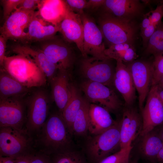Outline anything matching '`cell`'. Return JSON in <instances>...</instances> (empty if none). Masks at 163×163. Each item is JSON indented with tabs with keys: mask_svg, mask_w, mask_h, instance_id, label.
Returning a JSON list of instances; mask_svg holds the SVG:
<instances>
[{
	"mask_svg": "<svg viewBox=\"0 0 163 163\" xmlns=\"http://www.w3.org/2000/svg\"><path fill=\"white\" fill-rule=\"evenodd\" d=\"M128 163H137V161L136 160H134L132 161H129Z\"/></svg>",
	"mask_w": 163,
	"mask_h": 163,
	"instance_id": "48",
	"label": "cell"
},
{
	"mask_svg": "<svg viewBox=\"0 0 163 163\" xmlns=\"http://www.w3.org/2000/svg\"><path fill=\"white\" fill-rule=\"evenodd\" d=\"M158 126V127H156V128L158 135L163 141V124Z\"/></svg>",
	"mask_w": 163,
	"mask_h": 163,
	"instance_id": "46",
	"label": "cell"
},
{
	"mask_svg": "<svg viewBox=\"0 0 163 163\" xmlns=\"http://www.w3.org/2000/svg\"><path fill=\"white\" fill-rule=\"evenodd\" d=\"M113 85L121 94L125 106H132L136 98V88L130 72L121 60H116Z\"/></svg>",
	"mask_w": 163,
	"mask_h": 163,
	"instance_id": "17",
	"label": "cell"
},
{
	"mask_svg": "<svg viewBox=\"0 0 163 163\" xmlns=\"http://www.w3.org/2000/svg\"><path fill=\"white\" fill-rule=\"evenodd\" d=\"M152 24L150 17V12L145 14L142 21L141 26V31L148 27L151 24Z\"/></svg>",
	"mask_w": 163,
	"mask_h": 163,
	"instance_id": "41",
	"label": "cell"
},
{
	"mask_svg": "<svg viewBox=\"0 0 163 163\" xmlns=\"http://www.w3.org/2000/svg\"><path fill=\"white\" fill-rule=\"evenodd\" d=\"M154 56L151 86L158 85L163 76V54Z\"/></svg>",
	"mask_w": 163,
	"mask_h": 163,
	"instance_id": "32",
	"label": "cell"
},
{
	"mask_svg": "<svg viewBox=\"0 0 163 163\" xmlns=\"http://www.w3.org/2000/svg\"><path fill=\"white\" fill-rule=\"evenodd\" d=\"M8 39L2 35H0V64L2 67L3 65L6 48V42Z\"/></svg>",
	"mask_w": 163,
	"mask_h": 163,
	"instance_id": "39",
	"label": "cell"
},
{
	"mask_svg": "<svg viewBox=\"0 0 163 163\" xmlns=\"http://www.w3.org/2000/svg\"><path fill=\"white\" fill-rule=\"evenodd\" d=\"M157 85L152 86L145 104L141 111L142 126L140 135L142 136L163 124V105L157 91Z\"/></svg>",
	"mask_w": 163,
	"mask_h": 163,
	"instance_id": "12",
	"label": "cell"
},
{
	"mask_svg": "<svg viewBox=\"0 0 163 163\" xmlns=\"http://www.w3.org/2000/svg\"><path fill=\"white\" fill-rule=\"evenodd\" d=\"M35 12L17 8L1 27V35L8 40L23 41L26 33L25 30L28 28Z\"/></svg>",
	"mask_w": 163,
	"mask_h": 163,
	"instance_id": "14",
	"label": "cell"
},
{
	"mask_svg": "<svg viewBox=\"0 0 163 163\" xmlns=\"http://www.w3.org/2000/svg\"><path fill=\"white\" fill-rule=\"evenodd\" d=\"M88 132L91 135L99 134L115 124L109 111L99 105L90 103L89 110Z\"/></svg>",
	"mask_w": 163,
	"mask_h": 163,
	"instance_id": "22",
	"label": "cell"
},
{
	"mask_svg": "<svg viewBox=\"0 0 163 163\" xmlns=\"http://www.w3.org/2000/svg\"><path fill=\"white\" fill-rule=\"evenodd\" d=\"M106 56L110 59L120 60L123 63H131L137 58L132 43H123L112 45L104 51Z\"/></svg>",
	"mask_w": 163,
	"mask_h": 163,
	"instance_id": "27",
	"label": "cell"
},
{
	"mask_svg": "<svg viewBox=\"0 0 163 163\" xmlns=\"http://www.w3.org/2000/svg\"><path fill=\"white\" fill-rule=\"evenodd\" d=\"M81 87L90 103L102 106L109 112L117 111L122 107L121 101L111 88L87 80L81 83Z\"/></svg>",
	"mask_w": 163,
	"mask_h": 163,
	"instance_id": "9",
	"label": "cell"
},
{
	"mask_svg": "<svg viewBox=\"0 0 163 163\" xmlns=\"http://www.w3.org/2000/svg\"><path fill=\"white\" fill-rule=\"evenodd\" d=\"M0 127V156L17 159L30 155L35 150L33 138L26 129Z\"/></svg>",
	"mask_w": 163,
	"mask_h": 163,
	"instance_id": "3",
	"label": "cell"
},
{
	"mask_svg": "<svg viewBox=\"0 0 163 163\" xmlns=\"http://www.w3.org/2000/svg\"><path fill=\"white\" fill-rule=\"evenodd\" d=\"M42 51L58 70L68 71L75 60L73 50L69 43L56 36L40 42Z\"/></svg>",
	"mask_w": 163,
	"mask_h": 163,
	"instance_id": "7",
	"label": "cell"
},
{
	"mask_svg": "<svg viewBox=\"0 0 163 163\" xmlns=\"http://www.w3.org/2000/svg\"><path fill=\"white\" fill-rule=\"evenodd\" d=\"M80 15L83 26V57L90 55L92 57L110 59L104 54L106 48L99 27L85 13Z\"/></svg>",
	"mask_w": 163,
	"mask_h": 163,
	"instance_id": "11",
	"label": "cell"
},
{
	"mask_svg": "<svg viewBox=\"0 0 163 163\" xmlns=\"http://www.w3.org/2000/svg\"><path fill=\"white\" fill-rule=\"evenodd\" d=\"M1 67L29 89L44 86L47 83V78L42 70L32 59L24 55L5 56Z\"/></svg>",
	"mask_w": 163,
	"mask_h": 163,
	"instance_id": "2",
	"label": "cell"
},
{
	"mask_svg": "<svg viewBox=\"0 0 163 163\" xmlns=\"http://www.w3.org/2000/svg\"><path fill=\"white\" fill-rule=\"evenodd\" d=\"M30 163H51L50 157L36 150L30 155Z\"/></svg>",
	"mask_w": 163,
	"mask_h": 163,
	"instance_id": "36",
	"label": "cell"
},
{
	"mask_svg": "<svg viewBox=\"0 0 163 163\" xmlns=\"http://www.w3.org/2000/svg\"><path fill=\"white\" fill-rule=\"evenodd\" d=\"M104 13L119 19L131 21L140 13L142 6L137 0H106Z\"/></svg>",
	"mask_w": 163,
	"mask_h": 163,
	"instance_id": "18",
	"label": "cell"
},
{
	"mask_svg": "<svg viewBox=\"0 0 163 163\" xmlns=\"http://www.w3.org/2000/svg\"><path fill=\"white\" fill-rule=\"evenodd\" d=\"M90 103L83 97L82 106L74 120L72 126L73 136H83L88 132L89 110Z\"/></svg>",
	"mask_w": 163,
	"mask_h": 163,
	"instance_id": "28",
	"label": "cell"
},
{
	"mask_svg": "<svg viewBox=\"0 0 163 163\" xmlns=\"http://www.w3.org/2000/svg\"><path fill=\"white\" fill-rule=\"evenodd\" d=\"M37 11L44 21L55 26H59L66 15L67 7L65 0H42Z\"/></svg>",
	"mask_w": 163,
	"mask_h": 163,
	"instance_id": "23",
	"label": "cell"
},
{
	"mask_svg": "<svg viewBox=\"0 0 163 163\" xmlns=\"http://www.w3.org/2000/svg\"><path fill=\"white\" fill-rule=\"evenodd\" d=\"M121 120L104 132L92 135L88 139L86 150L93 161L98 163L120 148Z\"/></svg>",
	"mask_w": 163,
	"mask_h": 163,
	"instance_id": "4",
	"label": "cell"
},
{
	"mask_svg": "<svg viewBox=\"0 0 163 163\" xmlns=\"http://www.w3.org/2000/svg\"><path fill=\"white\" fill-rule=\"evenodd\" d=\"M40 0H23L17 8L26 11H34L38 8Z\"/></svg>",
	"mask_w": 163,
	"mask_h": 163,
	"instance_id": "37",
	"label": "cell"
},
{
	"mask_svg": "<svg viewBox=\"0 0 163 163\" xmlns=\"http://www.w3.org/2000/svg\"><path fill=\"white\" fill-rule=\"evenodd\" d=\"M157 27L151 24L148 27L141 31V36L142 40L143 45L146 47L148 41L155 30Z\"/></svg>",
	"mask_w": 163,
	"mask_h": 163,
	"instance_id": "38",
	"label": "cell"
},
{
	"mask_svg": "<svg viewBox=\"0 0 163 163\" xmlns=\"http://www.w3.org/2000/svg\"><path fill=\"white\" fill-rule=\"evenodd\" d=\"M26 120V104L23 98L0 99V127L25 129Z\"/></svg>",
	"mask_w": 163,
	"mask_h": 163,
	"instance_id": "10",
	"label": "cell"
},
{
	"mask_svg": "<svg viewBox=\"0 0 163 163\" xmlns=\"http://www.w3.org/2000/svg\"><path fill=\"white\" fill-rule=\"evenodd\" d=\"M163 84V76L161 78V79L160 80V81L158 84Z\"/></svg>",
	"mask_w": 163,
	"mask_h": 163,
	"instance_id": "47",
	"label": "cell"
},
{
	"mask_svg": "<svg viewBox=\"0 0 163 163\" xmlns=\"http://www.w3.org/2000/svg\"><path fill=\"white\" fill-rule=\"evenodd\" d=\"M131 145L120 149L117 152L104 158L98 163H128L132 149Z\"/></svg>",
	"mask_w": 163,
	"mask_h": 163,
	"instance_id": "31",
	"label": "cell"
},
{
	"mask_svg": "<svg viewBox=\"0 0 163 163\" xmlns=\"http://www.w3.org/2000/svg\"><path fill=\"white\" fill-rule=\"evenodd\" d=\"M30 89L25 87L1 67L0 72V99L23 98Z\"/></svg>",
	"mask_w": 163,
	"mask_h": 163,
	"instance_id": "24",
	"label": "cell"
},
{
	"mask_svg": "<svg viewBox=\"0 0 163 163\" xmlns=\"http://www.w3.org/2000/svg\"><path fill=\"white\" fill-rule=\"evenodd\" d=\"M139 95V104L141 111L151 87L153 74L152 63L135 60L127 65Z\"/></svg>",
	"mask_w": 163,
	"mask_h": 163,
	"instance_id": "13",
	"label": "cell"
},
{
	"mask_svg": "<svg viewBox=\"0 0 163 163\" xmlns=\"http://www.w3.org/2000/svg\"><path fill=\"white\" fill-rule=\"evenodd\" d=\"M49 156L51 163H86L81 154L72 149Z\"/></svg>",
	"mask_w": 163,
	"mask_h": 163,
	"instance_id": "30",
	"label": "cell"
},
{
	"mask_svg": "<svg viewBox=\"0 0 163 163\" xmlns=\"http://www.w3.org/2000/svg\"><path fill=\"white\" fill-rule=\"evenodd\" d=\"M11 50L17 54L24 55L32 59L42 70L49 82L56 74L58 70L57 67L39 49L18 44L13 46Z\"/></svg>",
	"mask_w": 163,
	"mask_h": 163,
	"instance_id": "19",
	"label": "cell"
},
{
	"mask_svg": "<svg viewBox=\"0 0 163 163\" xmlns=\"http://www.w3.org/2000/svg\"><path fill=\"white\" fill-rule=\"evenodd\" d=\"M139 149L142 156L153 163H156L157 156L163 145L156 128L143 136Z\"/></svg>",
	"mask_w": 163,
	"mask_h": 163,
	"instance_id": "25",
	"label": "cell"
},
{
	"mask_svg": "<svg viewBox=\"0 0 163 163\" xmlns=\"http://www.w3.org/2000/svg\"><path fill=\"white\" fill-rule=\"evenodd\" d=\"M150 13L152 24L157 27L161 23L163 17V3L159 4L155 10Z\"/></svg>",
	"mask_w": 163,
	"mask_h": 163,
	"instance_id": "35",
	"label": "cell"
},
{
	"mask_svg": "<svg viewBox=\"0 0 163 163\" xmlns=\"http://www.w3.org/2000/svg\"><path fill=\"white\" fill-rule=\"evenodd\" d=\"M67 7L66 15L59 25V31L66 41L75 44L84 57L83 26L81 15Z\"/></svg>",
	"mask_w": 163,
	"mask_h": 163,
	"instance_id": "16",
	"label": "cell"
},
{
	"mask_svg": "<svg viewBox=\"0 0 163 163\" xmlns=\"http://www.w3.org/2000/svg\"><path fill=\"white\" fill-rule=\"evenodd\" d=\"M45 21L35 12L31 20L23 41L24 42L39 41L50 39L55 36L59 31V25L44 23Z\"/></svg>",
	"mask_w": 163,
	"mask_h": 163,
	"instance_id": "21",
	"label": "cell"
},
{
	"mask_svg": "<svg viewBox=\"0 0 163 163\" xmlns=\"http://www.w3.org/2000/svg\"><path fill=\"white\" fill-rule=\"evenodd\" d=\"M158 85L163 89V84H158Z\"/></svg>",
	"mask_w": 163,
	"mask_h": 163,
	"instance_id": "49",
	"label": "cell"
},
{
	"mask_svg": "<svg viewBox=\"0 0 163 163\" xmlns=\"http://www.w3.org/2000/svg\"><path fill=\"white\" fill-rule=\"evenodd\" d=\"M157 85V91L158 96L161 101H163V89L158 85Z\"/></svg>",
	"mask_w": 163,
	"mask_h": 163,
	"instance_id": "45",
	"label": "cell"
},
{
	"mask_svg": "<svg viewBox=\"0 0 163 163\" xmlns=\"http://www.w3.org/2000/svg\"><path fill=\"white\" fill-rule=\"evenodd\" d=\"M110 59L92 56L83 57L80 63L81 73L87 80L111 88L113 85L115 71Z\"/></svg>",
	"mask_w": 163,
	"mask_h": 163,
	"instance_id": "8",
	"label": "cell"
},
{
	"mask_svg": "<svg viewBox=\"0 0 163 163\" xmlns=\"http://www.w3.org/2000/svg\"><path fill=\"white\" fill-rule=\"evenodd\" d=\"M125 106L120 129V149L131 145L133 141L141 133L142 116L132 106Z\"/></svg>",
	"mask_w": 163,
	"mask_h": 163,
	"instance_id": "15",
	"label": "cell"
},
{
	"mask_svg": "<svg viewBox=\"0 0 163 163\" xmlns=\"http://www.w3.org/2000/svg\"><path fill=\"white\" fill-rule=\"evenodd\" d=\"M72 136L62 113H53L33 137V147L50 156L72 149Z\"/></svg>",
	"mask_w": 163,
	"mask_h": 163,
	"instance_id": "1",
	"label": "cell"
},
{
	"mask_svg": "<svg viewBox=\"0 0 163 163\" xmlns=\"http://www.w3.org/2000/svg\"><path fill=\"white\" fill-rule=\"evenodd\" d=\"M68 71L58 70L49 82L51 88L52 96L59 112L62 113L71 96Z\"/></svg>",
	"mask_w": 163,
	"mask_h": 163,
	"instance_id": "20",
	"label": "cell"
},
{
	"mask_svg": "<svg viewBox=\"0 0 163 163\" xmlns=\"http://www.w3.org/2000/svg\"><path fill=\"white\" fill-rule=\"evenodd\" d=\"M27 120L25 129L32 136L40 129L48 118L50 99L47 91L39 89L26 101Z\"/></svg>",
	"mask_w": 163,
	"mask_h": 163,
	"instance_id": "5",
	"label": "cell"
},
{
	"mask_svg": "<svg viewBox=\"0 0 163 163\" xmlns=\"http://www.w3.org/2000/svg\"><path fill=\"white\" fill-rule=\"evenodd\" d=\"M98 22L104 39L110 46L133 42L135 30L131 21L119 19L104 13L99 18Z\"/></svg>",
	"mask_w": 163,
	"mask_h": 163,
	"instance_id": "6",
	"label": "cell"
},
{
	"mask_svg": "<svg viewBox=\"0 0 163 163\" xmlns=\"http://www.w3.org/2000/svg\"><path fill=\"white\" fill-rule=\"evenodd\" d=\"M70 87L71 96L61 113L73 136V123L75 116L82 106L84 97L82 96L78 88L74 85L70 84Z\"/></svg>",
	"mask_w": 163,
	"mask_h": 163,
	"instance_id": "26",
	"label": "cell"
},
{
	"mask_svg": "<svg viewBox=\"0 0 163 163\" xmlns=\"http://www.w3.org/2000/svg\"><path fill=\"white\" fill-rule=\"evenodd\" d=\"M67 7L74 12L82 14L86 8L87 1L85 0H65Z\"/></svg>",
	"mask_w": 163,
	"mask_h": 163,
	"instance_id": "34",
	"label": "cell"
},
{
	"mask_svg": "<svg viewBox=\"0 0 163 163\" xmlns=\"http://www.w3.org/2000/svg\"><path fill=\"white\" fill-rule=\"evenodd\" d=\"M30 155L17 158L15 163H30Z\"/></svg>",
	"mask_w": 163,
	"mask_h": 163,
	"instance_id": "43",
	"label": "cell"
},
{
	"mask_svg": "<svg viewBox=\"0 0 163 163\" xmlns=\"http://www.w3.org/2000/svg\"><path fill=\"white\" fill-rule=\"evenodd\" d=\"M145 52L154 56L163 54V24L161 23L150 38Z\"/></svg>",
	"mask_w": 163,
	"mask_h": 163,
	"instance_id": "29",
	"label": "cell"
},
{
	"mask_svg": "<svg viewBox=\"0 0 163 163\" xmlns=\"http://www.w3.org/2000/svg\"><path fill=\"white\" fill-rule=\"evenodd\" d=\"M105 0H89L87 1L85 9L94 10L102 6Z\"/></svg>",
	"mask_w": 163,
	"mask_h": 163,
	"instance_id": "40",
	"label": "cell"
},
{
	"mask_svg": "<svg viewBox=\"0 0 163 163\" xmlns=\"http://www.w3.org/2000/svg\"><path fill=\"white\" fill-rule=\"evenodd\" d=\"M23 0H2L3 19L5 21L8 18L12 11L15 10Z\"/></svg>",
	"mask_w": 163,
	"mask_h": 163,
	"instance_id": "33",
	"label": "cell"
},
{
	"mask_svg": "<svg viewBox=\"0 0 163 163\" xmlns=\"http://www.w3.org/2000/svg\"><path fill=\"white\" fill-rule=\"evenodd\" d=\"M17 159L11 157L0 156V163H15Z\"/></svg>",
	"mask_w": 163,
	"mask_h": 163,
	"instance_id": "42",
	"label": "cell"
},
{
	"mask_svg": "<svg viewBox=\"0 0 163 163\" xmlns=\"http://www.w3.org/2000/svg\"><path fill=\"white\" fill-rule=\"evenodd\" d=\"M156 163H163V145L157 156Z\"/></svg>",
	"mask_w": 163,
	"mask_h": 163,
	"instance_id": "44",
	"label": "cell"
}]
</instances>
